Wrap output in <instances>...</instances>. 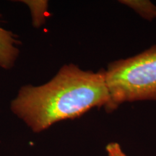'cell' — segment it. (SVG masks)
Returning <instances> with one entry per match:
<instances>
[{"instance_id":"7a4b0ae2","label":"cell","mask_w":156,"mask_h":156,"mask_svg":"<svg viewBox=\"0 0 156 156\" xmlns=\"http://www.w3.org/2000/svg\"><path fill=\"white\" fill-rule=\"evenodd\" d=\"M104 73L109 93L105 107L108 113L126 102L156 101V45L132 57L111 62Z\"/></svg>"},{"instance_id":"5b68a950","label":"cell","mask_w":156,"mask_h":156,"mask_svg":"<svg viewBox=\"0 0 156 156\" xmlns=\"http://www.w3.org/2000/svg\"><path fill=\"white\" fill-rule=\"evenodd\" d=\"M106 153L108 156H127L118 142H110L106 147Z\"/></svg>"},{"instance_id":"6da1fadb","label":"cell","mask_w":156,"mask_h":156,"mask_svg":"<svg viewBox=\"0 0 156 156\" xmlns=\"http://www.w3.org/2000/svg\"><path fill=\"white\" fill-rule=\"evenodd\" d=\"M108 101L104 69L85 71L70 64L44 85L23 86L12 101L10 108L33 132H41L95 107L105 108Z\"/></svg>"},{"instance_id":"3957f363","label":"cell","mask_w":156,"mask_h":156,"mask_svg":"<svg viewBox=\"0 0 156 156\" xmlns=\"http://www.w3.org/2000/svg\"><path fill=\"white\" fill-rule=\"evenodd\" d=\"M18 41L11 31L0 26V67L4 69L12 67L19 54Z\"/></svg>"},{"instance_id":"277c9868","label":"cell","mask_w":156,"mask_h":156,"mask_svg":"<svg viewBox=\"0 0 156 156\" xmlns=\"http://www.w3.org/2000/svg\"><path fill=\"white\" fill-rule=\"evenodd\" d=\"M135 11L146 20L153 21L156 18V6L148 0H122L119 1Z\"/></svg>"}]
</instances>
